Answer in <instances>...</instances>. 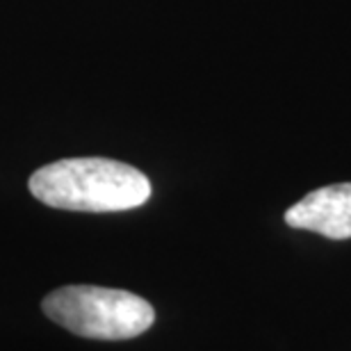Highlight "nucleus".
<instances>
[{"instance_id":"f257e3e1","label":"nucleus","mask_w":351,"mask_h":351,"mask_svg":"<svg viewBox=\"0 0 351 351\" xmlns=\"http://www.w3.org/2000/svg\"><path fill=\"white\" fill-rule=\"evenodd\" d=\"M30 192L48 208L73 213H123L151 196V180L110 158H66L30 176Z\"/></svg>"},{"instance_id":"f03ea898","label":"nucleus","mask_w":351,"mask_h":351,"mask_svg":"<svg viewBox=\"0 0 351 351\" xmlns=\"http://www.w3.org/2000/svg\"><path fill=\"white\" fill-rule=\"evenodd\" d=\"M41 311L55 324L89 340H130L156 322V311L144 297L101 285L58 287L44 297Z\"/></svg>"},{"instance_id":"7ed1b4c3","label":"nucleus","mask_w":351,"mask_h":351,"mask_svg":"<svg viewBox=\"0 0 351 351\" xmlns=\"http://www.w3.org/2000/svg\"><path fill=\"white\" fill-rule=\"evenodd\" d=\"M285 223L292 228L313 230L328 240L351 237V182L326 185L306 194L285 213Z\"/></svg>"}]
</instances>
